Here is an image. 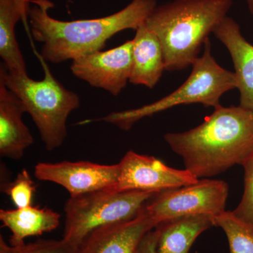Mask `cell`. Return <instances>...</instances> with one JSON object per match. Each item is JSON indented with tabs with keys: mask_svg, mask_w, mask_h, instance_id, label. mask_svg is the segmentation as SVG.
I'll return each instance as SVG.
<instances>
[{
	"mask_svg": "<svg viewBox=\"0 0 253 253\" xmlns=\"http://www.w3.org/2000/svg\"><path fill=\"white\" fill-rule=\"evenodd\" d=\"M155 193L104 189L70 197L64 206L63 238L79 246L97 228L138 217Z\"/></svg>",
	"mask_w": 253,
	"mask_h": 253,
	"instance_id": "8992f818",
	"label": "cell"
},
{
	"mask_svg": "<svg viewBox=\"0 0 253 253\" xmlns=\"http://www.w3.org/2000/svg\"><path fill=\"white\" fill-rule=\"evenodd\" d=\"M192 71L178 89L162 99L127 111L109 113L93 121H104L128 131L143 118L154 116L179 105L202 104L214 109L220 106L221 96L227 91L237 89L235 74L221 67L213 57L209 38L204 44V51L193 63Z\"/></svg>",
	"mask_w": 253,
	"mask_h": 253,
	"instance_id": "5b68a950",
	"label": "cell"
},
{
	"mask_svg": "<svg viewBox=\"0 0 253 253\" xmlns=\"http://www.w3.org/2000/svg\"><path fill=\"white\" fill-rule=\"evenodd\" d=\"M119 174V164L100 165L89 161L39 163L35 167L37 179L63 186L71 197L112 187Z\"/></svg>",
	"mask_w": 253,
	"mask_h": 253,
	"instance_id": "30bf717a",
	"label": "cell"
},
{
	"mask_svg": "<svg viewBox=\"0 0 253 253\" xmlns=\"http://www.w3.org/2000/svg\"><path fill=\"white\" fill-rule=\"evenodd\" d=\"M242 166L244 168V195L232 212L236 217L253 226V155Z\"/></svg>",
	"mask_w": 253,
	"mask_h": 253,
	"instance_id": "44dd1931",
	"label": "cell"
},
{
	"mask_svg": "<svg viewBox=\"0 0 253 253\" xmlns=\"http://www.w3.org/2000/svg\"><path fill=\"white\" fill-rule=\"evenodd\" d=\"M60 219V214L52 210L33 206L0 211V220L2 226L11 231L9 244L13 246L24 244L30 236L54 231L59 226Z\"/></svg>",
	"mask_w": 253,
	"mask_h": 253,
	"instance_id": "9a60e30c",
	"label": "cell"
},
{
	"mask_svg": "<svg viewBox=\"0 0 253 253\" xmlns=\"http://www.w3.org/2000/svg\"><path fill=\"white\" fill-rule=\"evenodd\" d=\"M30 0H0V56L8 71L26 75V61L16 41L15 27L28 18Z\"/></svg>",
	"mask_w": 253,
	"mask_h": 253,
	"instance_id": "2e32d148",
	"label": "cell"
},
{
	"mask_svg": "<svg viewBox=\"0 0 253 253\" xmlns=\"http://www.w3.org/2000/svg\"><path fill=\"white\" fill-rule=\"evenodd\" d=\"M214 224L225 233L230 253H253V225L226 211L214 217Z\"/></svg>",
	"mask_w": 253,
	"mask_h": 253,
	"instance_id": "ac0fdd59",
	"label": "cell"
},
{
	"mask_svg": "<svg viewBox=\"0 0 253 253\" xmlns=\"http://www.w3.org/2000/svg\"><path fill=\"white\" fill-rule=\"evenodd\" d=\"M133 41L107 51H96L73 59L71 71L89 85L117 96L126 87L132 68Z\"/></svg>",
	"mask_w": 253,
	"mask_h": 253,
	"instance_id": "9c48e42d",
	"label": "cell"
},
{
	"mask_svg": "<svg viewBox=\"0 0 253 253\" xmlns=\"http://www.w3.org/2000/svg\"><path fill=\"white\" fill-rule=\"evenodd\" d=\"M28 10L32 36L42 46L40 57L61 63L93 51H100L106 42L125 30H136L158 6L157 0H131L115 14L94 19L63 21L51 17L54 6L49 0H34Z\"/></svg>",
	"mask_w": 253,
	"mask_h": 253,
	"instance_id": "7a4b0ae2",
	"label": "cell"
},
{
	"mask_svg": "<svg viewBox=\"0 0 253 253\" xmlns=\"http://www.w3.org/2000/svg\"><path fill=\"white\" fill-rule=\"evenodd\" d=\"M214 226V216L196 214L174 218L158 224V253H189L196 239Z\"/></svg>",
	"mask_w": 253,
	"mask_h": 253,
	"instance_id": "e0dca14e",
	"label": "cell"
},
{
	"mask_svg": "<svg viewBox=\"0 0 253 253\" xmlns=\"http://www.w3.org/2000/svg\"><path fill=\"white\" fill-rule=\"evenodd\" d=\"M132 41V68L129 83L153 89L166 71L161 42L145 23L136 30Z\"/></svg>",
	"mask_w": 253,
	"mask_h": 253,
	"instance_id": "5bb4252c",
	"label": "cell"
},
{
	"mask_svg": "<svg viewBox=\"0 0 253 253\" xmlns=\"http://www.w3.org/2000/svg\"><path fill=\"white\" fill-rule=\"evenodd\" d=\"M1 191L9 196L15 207L24 208L32 206L36 185L27 169H23L14 181L1 182Z\"/></svg>",
	"mask_w": 253,
	"mask_h": 253,
	"instance_id": "ffe728a7",
	"label": "cell"
},
{
	"mask_svg": "<svg viewBox=\"0 0 253 253\" xmlns=\"http://www.w3.org/2000/svg\"><path fill=\"white\" fill-rule=\"evenodd\" d=\"M158 224L144 210L131 220L91 231L78 246L77 253H135L143 237Z\"/></svg>",
	"mask_w": 253,
	"mask_h": 253,
	"instance_id": "8fae6325",
	"label": "cell"
},
{
	"mask_svg": "<svg viewBox=\"0 0 253 253\" xmlns=\"http://www.w3.org/2000/svg\"><path fill=\"white\" fill-rule=\"evenodd\" d=\"M164 137L185 169L198 179L211 177L242 166L253 156V111L220 105L200 126Z\"/></svg>",
	"mask_w": 253,
	"mask_h": 253,
	"instance_id": "6da1fadb",
	"label": "cell"
},
{
	"mask_svg": "<svg viewBox=\"0 0 253 253\" xmlns=\"http://www.w3.org/2000/svg\"><path fill=\"white\" fill-rule=\"evenodd\" d=\"M226 46L234 64L240 105L253 111V45L246 41L235 20L226 16L213 32Z\"/></svg>",
	"mask_w": 253,
	"mask_h": 253,
	"instance_id": "7c38bea8",
	"label": "cell"
},
{
	"mask_svg": "<svg viewBox=\"0 0 253 253\" xmlns=\"http://www.w3.org/2000/svg\"><path fill=\"white\" fill-rule=\"evenodd\" d=\"M120 174L111 191L160 192L195 184L199 180L186 169L169 167L154 156L129 151L118 163Z\"/></svg>",
	"mask_w": 253,
	"mask_h": 253,
	"instance_id": "ba28073f",
	"label": "cell"
},
{
	"mask_svg": "<svg viewBox=\"0 0 253 253\" xmlns=\"http://www.w3.org/2000/svg\"><path fill=\"white\" fill-rule=\"evenodd\" d=\"M234 0H173L156 6L145 25L158 37L166 71L192 66L211 33L228 16Z\"/></svg>",
	"mask_w": 253,
	"mask_h": 253,
	"instance_id": "3957f363",
	"label": "cell"
},
{
	"mask_svg": "<svg viewBox=\"0 0 253 253\" xmlns=\"http://www.w3.org/2000/svg\"><path fill=\"white\" fill-rule=\"evenodd\" d=\"M251 14L253 16V0H244Z\"/></svg>",
	"mask_w": 253,
	"mask_h": 253,
	"instance_id": "603a6c76",
	"label": "cell"
},
{
	"mask_svg": "<svg viewBox=\"0 0 253 253\" xmlns=\"http://www.w3.org/2000/svg\"><path fill=\"white\" fill-rule=\"evenodd\" d=\"M40 59L44 73L42 81H34L28 74L10 72L4 64L0 66V81L22 101L46 149L52 151L64 142L68 116L79 107L81 101L77 94L53 76L45 61Z\"/></svg>",
	"mask_w": 253,
	"mask_h": 253,
	"instance_id": "277c9868",
	"label": "cell"
},
{
	"mask_svg": "<svg viewBox=\"0 0 253 253\" xmlns=\"http://www.w3.org/2000/svg\"><path fill=\"white\" fill-rule=\"evenodd\" d=\"M78 249V246L63 238L61 240H38L29 244L13 246L0 236V253H77Z\"/></svg>",
	"mask_w": 253,
	"mask_h": 253,
	"instance_id": "d6986e66",
	"label": "cell"
},
{
	"mask_svg": "<svg viewBox=\"0 0 253 253\" xmlns=\"http://www.w3.org/2000/svg\"><path fill=\"white\" fill-rule=\"evenodd\" d=\"M229 186L225 181L205 179L195 184L156 192L146 203V213L160 224L174 218L225 211Z\"/></svg>",
	"mask_w": 253,
	"mask_h": 253,
	"instance_id": "52a82bcc",
	"label": "cell"
},
{
	"mask_svg": "<svg viewBox=\"0 0 253 253\" xmlns=\"http://www.w3.org/2000/svg\"><path fill=\"white\" fill-rule=\"evenodd\" d=\"M26 113L21 99L0 81V156L12 160L22 158L34 138L22 116Z\"/></svg>",
	"mask_w": 253,
	"mask_h": 253,
	"instance_id": "4fadbf2b",
	"label": "cell"
},
{
	"mask_svg": "<svg viewBox=\"0 0 253 253\" xmlns=\"http://www.w3.org/2000/svg\"><path fill=\"white\" fill-rule=\"evenodd\" d=\"M158 237L159 231L157 228L149 231L141 239L135 253H158Z\"/></svg>",
	"mask_w": 253,
	"mask_h": 253,
	"instance_id": "7402d4cb",
	"label": "cell"
}]
</instances>
